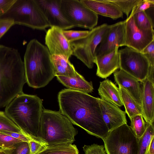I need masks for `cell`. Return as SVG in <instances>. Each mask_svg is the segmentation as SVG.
I'll return each mask as SVG.
<instances>
[{
  "mask_svg": "<svg viewBox=\"0 0 154 154\" xmlns=\"http://www.w3.org/2000/svg\"><path fill=\"white\" fill-rule=\"evenodd\" d=\"M59 111L88 134L104 140L109 131L103 118L98 98L88 94L64 89L58 95Z\"/></svg>",
  "mask_w": 154,
  "mask_h": 154,
  "instance_id": "6da1fadb",
  "label": "cell"
},
{
  "mask_svg": "<svg viewBox=\"0 0 154 154\" xmlns=\"http://www.w3.org/2000/svg\"><path fill=\"white\" fill-rule=\"evenodd\" d=\"M26 83L23 62L19 52L0 45V108L23 92Z\"/></svg>",
  "mask_w": 154,
  "mask_h": 154,
  "instance_id": "7a4b0ae2",
  "label": "cell"
},
{
  "mask_svg": "<svg viewBox=\"0 0 154 154\" xmlns=\"http://www.w3.org/2000/svg\"><path fill=\"white\" fill-rule=\"evenodd\" d=\"M5 112L32 140L47 145L39 137L43 109L42 100L35 95L22 92L5 107Z\"/></svg>",
  "mask_w": 154,
  "mask_h": 154,
  "instance_id": "3957f363",
  "label": "cell"
},
{
  "mask_svg": "<svg viewBox=\"0 0 154 154\" xmlns=\"http://www.w3.org/2000/svg\"><path fill=\"white\" fill-rule=\"evenodd\" d=\"M23 62L26 82L31 87H44L55 76L48 48L36 39L28 43Z\"/></svg>",
  "mask_w": 154,
  "mask_h": 154,
  "instance_id": "277c9868",
  "label": "cell"
},
{
  "mask_svg": "<svg viewBox=\"0 0 154 154\" xmlns=\"http://www.w3.org/2000/svg\"><path fill=\"white\" fill-rule=\"evenodd\" d=\"M70 121L60 111L43 109L39 137L47 145L72 144L78 131Z\"/></svg>",
  "mask_w": 154,
  "mask_h": 154,
  "instance_id": "5b68a950",
  "label": "cell"
},
{
  "mask_svg": "<svg viewBox=\"0 0 154 154\" xmlns=\"http://www.w3.org/2000/svg\"><path fill=\"white\" fill-rule=\"evenodd\" d=\"M12 20L14 24L34 29L45 30L49 27L48 21L35 0H16L0 19Z\"/></svg>",
  "mask_w": 154,
  "mask_h": 154,
  "instance_id": "8992f818",
  "label": "cell"
},
{
  "mask_svg": "<svg viewBox=\"0 0 154 154\" xmlns=\"http://www.w3.org/2000/svg\"><path fill=\"white\" fill-rule=\"evenodd\" d=\"M103 140L107 154H138V139L127 124L109 131Z\"/></svg>",
  "mask_w": 154,
  "mask_h": 154,
  "instance_id": "52a82bcc",
  "label": "cell"
},
{
  "mask_svg": "<svg viewBox=\"0 0 154 154\" xmlns=\"http://www.w3.org/2000/svg\"><path fill=\"white\" fill-rule=\"evenodd\" d=\"M108 26L107 24L103 23L95 27L89 31L86 37L70 42L72 55L89 69L93 67L96 48Z\"/></svg>",
  "mask_w": 154,
  "mask_h": 154,
  "instance_id": "ba28073f",
  "label": "cell"
},
{
  "mask_svg": "<svg viewBox=\"0 0 154 154\" xmlns=\"http://www.w3.org/2000/svg\"><path fill=\"white\" fill-rule=\"evenodd\" d=\"M61 12L74 28L78 27L91 30L96 26L98 15L78 0H61Z\"/></svg>",
  "mask_w": 154,
  "mask_h": 154,
  "instance_id": "9c48e42d",
  "label": "cell"
},
{
  "mask_svg": "<svg viewBox=\"0 0 154 154\" xmlns=\"http://www.w3.org/2000/svg\"><path fill=\"white\" fill-rule=\"evenodd\" d=\"M120 69L141 82L147 76L150 65L141 52L126 47L119 50Z\"/></svg>",
  "mask_w": 154,
  "mask_h": 154,
  "instance_id": "30bf717a",
  "label": "cell"
},
{
  "mask_svg": "<svg viewBox=\"0 0 154 154\" xmlns=\"http://www.w3.org/2000/svg\"><path fill=\"white\" fill-rule=\"evenodd\" d=\"M122 46H125V20L109 25L96 48V57L108 54Z\"/></svg>",
  "mask_w": 154,
  "mask_h": 154,
  "instance_id": "8fae6325",
  "label": "cell"
},
{
  "mask_svg": "<svg viewBox=\"0 0 154 154\" xmlns=\"http://www.w3.org/2000/svg\"><path fill=\"white\" fill-rule=\"evenodd\" d=\"M154 41V30L142 31L136 26L132 16L125 20V46L141 52Z\"/></svg>",
  "mask_w": 154,
  "mask_h": 154,
  "instance_id": "7c38bea8",
  "label": "cell"
},
{
  "mask_svg": "<svg viewBox=\"0 0 154 154\" xmlns=\"http://www.w3.org/2000/svg\"><path fill=\"white\" fill-rule=\"evenodd\" d=\"M50 27L62 30L74 28L67 20L60 10L61 0H35Z\"/></svg>",
  "mask_w": 154,
  "mask_h": 154,
  "instance_id": "4fadbf2b",
  "label": "cell"
},
{
  "mask_svg": "<svg viewBox=\"0 0 154 154\" xmlns=\"http://www.w3.org/2000/svg\"><path fill=\"white\" fill-rule=\"evenodd\" d=\"M45 42L51 56H60L69 60L72 55L70 43L59 28L53 27L49 29L45 36Z\"/></svg>",
  "mask_w": 154,
  "mask_h": 154,
  "instance_id": "5bb4252c",
  "label": "cell"
},
{
  "mask_svg": "<svg viewBox=\"0 0 154 154\" xmlns=\"http://www.w3.org/2000/svg\"><path fill=\"white\" fill-rule=\"evenodd\" d=\"M98 101L103 118L109 131L127 124L125 111L100 98H98Z\"/></svg>",
  "mask_w": 154,
  "mask_h": 154,
  "instance_id": "9a60e30c",
  "label": "cell"
},
{
  "mask_svg": "<svg viewBox=\"0 0 154 154\" xmlns=\"http://www.w3.org/2000/svg\"><path fill=\"white\" fill-rule=\"evenodd\" d=\"M119 48L116 47L108 54L96 57L94 63L97 67L96 75L97 76L106 79L120 69Z\"/></svg>",
  "mask_w": 154,
  "mask_h": 154,
  "instance_id": "2e32d148",
  "label": "cell"
},
{
  "mask_svg": "<svg viewBox=\"0 0 154 154\" xmlns=\"http://www.w3.org/2000/svg\"><path fill=\"white\" fill-rule=\"evenodd\" d=\"M140 82L142 116L146 123L153 124L154 120V83L147 78Z\"/></svg>",
  "mask_w": 154,
  "mask_h": 154,
  "instance_id": "e0dca14e",
  "label": "cell"
},
{
  "mask_svg": "<svg viewBox=\"0 0 154 154\" xmlns=\"http://www.w3.org/2000/svg\"><path fill=\"white\" fill-rule=\"evenodd\" d=\"M114 76L117 84L125 89L141 106L140 82L120 69L114 72Z\"/></svg>",
  "mask_w": 154,
  "mask_h": 154,
  "instance_id": "ac0fdd59",
  "label": "cell"
},
{
  "mask_svg": "<svg viewBox=\"0 0 154 154\" xmlns=\"http://www.w3.org/2000/svg\"><path fill=\"white\" fill-rule=\"evenodd\" d=\"M86 6L96 14L113 19L123 17V14L119 8L110 0H80Z\"/></svg>",
  "mask_w": 154,
  "mask_h": 154,
  "instance_id": "d6986e66",
  "label": "cell"
},
{
  "mask_svg": "<svg viewBox=\"0 0 154 154\" xmlns=\"http://www.w3.org/2000/svg\"><path fill=\"white\" fill-rule=\"evenodd\" d=\"M98 91L101 99L118 106L123 105L119 88L111 80L100 82Z\"/></svg>",
  "mask_w": 154,
  "mask_h": 154,
  "instance_id": "ffe728a7",
  "label": "cell"
},
{
  "mask_svg": "<svg viewBox=\"0 0 154 154\" xmlns=\"http://www.w3.org/2000/svg\"><path fill=\"white\" fill-rule=\"evenodd\" d=\"M57 80L68 89L88 94L92 92L94 88L91 82L87 81L78 73L75 76L68 77L56 76Z\"/></svg>",
  "mask_w": 154,
  "mask_h": 154,
  "instance_id": "44dd1931",
  "label": "cell"
},
{
  "mask_svg": "<svg viewBox=\"0 0 154 154\" xmlns=\"http://www.w3.org/2000/svg\"><path fill=\"white\" fill-rule=\"evenodd\" d=\"M51 60L55 76H75L78 73L74 66L64 57L60 56H51Z\"/></svg>",
  "mask_w": 154,
  "mask_h": 154,
  "instance_id": "7402d4cb",
  "label": "cell"
},
{
  "mask_svg": "<svg viewBox=\"0 0 154 154\" xmlns=\"http://www.w3.org/2000/svg\"><path fill=\"white\" fill-rule=\"evenodd\" d=\"M122 101L125 109V112L129 119L137 115H142L141 106L123 88L119 86Z\"/></svg>",
  "mask_w": 154,
  "mask_h": 154,
  "instance_id": "603a6c76",
  "label": "cell"
},
{
  "mask_svg": "<svg viewBox=\"0 0 154 154\" xmlns=\"http://www.w3.org/2000/svg\"><path fill=\"white\" fill-rule=\"evenodd\" d=\"M76 146L69 143L47 145L46 148L38 154H79Z\"/></svg>",
  "mask_w": 154,
  "mask_h": 154,
  "instance_id": "cb8c5ba5",
  "label": "cell"
},
{
  "mask_svg": "<svg viewBox=\"0 0 154 154\" xmlns=\"http://www.w3.org/2000/svg\"><path fill=\"white\" fill-rule=\"evenodd\" d=\"M130 16H133L134 23L139 29L142 31L154 30L153 20L145 11L138 12Z\"/></svg>",
  "mask_w": 154,
  "mask_h": 154,
  "instance_id": "d4e9b609",
  "label": "cell"
},
{
  "mask_svg": "<svg viewBox=\"0 0 154 154\" xmlns=\"http://www.w3.org/2000/svg\"><path fill=\"white\" fill-rule=\"evenodd\" d=\"M154 137V124L148 123L146 131L138 139V154H146L151 141Z\"/></svg>",
  "mask_w": 154,
  "mask_h": 154,
  "instance_id": "484cf974",
  "label": "cell"
},
{
  "mask_svg": "<svg viewBox=\"0 0 154 154\" xmlns=\"http://www.w3.org/2000/svg\"><path fill=\"white\" fill-rule=\"evenodd\" d=\"M130 119L131 121L130 127L136 137L139 139L145 132L148 123L141 115L134 116Z\"/></svg>",
  "mask_w": 154,
  "mask_h": 154,
  "instance_id": "4316f807",
  "label": "cell"
},
{
  "mask_svg": "<svg viewBox=\"0 0 154 154\" xmlns=\"http://www.w3.org/2000/svg\"><path fill=\"white\" fill-rule=\"evenodd\" d=\"M0 131L17 133L26 135L20 128L8 117L5 111H0Z\"/></svg>",
  "mask_w": 154,
  "mask_h": 154,
  "instance_id": "83f0119b",
  "label": "cell"
},
{
  "mask_svg": "<svg viewBox=\"0 0 154 154\" xmlns=\"http://www.w3.org/2000/svg\"><path fill=\"white\" fill-rule=\"evenodd\" d=\"M116 4L128 18L134 7L140 0H110Z\"/></svg>",
  "mask_w": 154,
  "mask_h": 154,
  "instance_id": "f1b7e54d",
  "label": "cell"
},
{
  "mask_svg": "<svg viewBox=\"0 0 154 154\" xmlns=\"http://www.w3.org/2000/svg\"><path fill=\"white\" fill-rule=\"evenodd\" d=\"M89 32L88 30H63V35L70 43L86 37Z\"/></svg>",
  "mask_w": 154,
  "mask_h": 154,
  "instance_id": "f546056e",
  "label": "cell"
},
{
  "mask_svg": "<svg viewBox=\"0 0 154 154\" xmlns=\"http://www.w3.org/2000/svg\"><path fill=\"white\" fill-rule=\"evenodd\" d=\"M23 141L9 135L0 132V147L4 149H10L17 143Z\"/></svg>",
  "mask_w": 154,
  "mask_h": 154,
  "instance_id": "4dcf8cb0",
  "label": "cell"
},
{
  "mask_svg": "<svg viewBox=\"0 0 154 154\" xmlns=\"http://www.w3.org/2000/svg\"><path fill=\"white\" fill-rule=\"evenodd\" d=\"M6 149L9 154H31L29 143L27 142L18 143L12 148Z\"/></svg>",
  "mask_w": 154,
  "mask_h": 154,
  "instance_id": "1f68e13d",
  "label": "cell"
},
{
  "mask_svg": "<svg viewBox=\"0 0 154 154\" xmlns=\"http://www.w3.org/2000/svg\"><path fill=\"white\" fill-rule=\"evenodd\" d=\"M154 7V0H140L134 7L129 15H132L138 12L145 11Z\"/></svg>",
  "mask_w": 154,
  "mask_h": 154,
  "instance_id": "d6a6232c",
  "label": "cell"
},
{
  "mask_svg": "<svg viewBox=\"0 0 154 154\" xmlns=\"http://www.w3.org/2000/svg\"><path fill=\"white\" fill-rule=\"evenodd\" d=\"M83 148L85 154H107L103 145L94 143L91 145H85Z\"/></svg>",
  "mask_w": 154,
  "mask_h": 154,
  "instance_id": "836d02e7",
  "label": "cell"
},
{
  "mask_svg": "<svg viewBox=\"0 0 154 154\" xmlns=\"http://www.w3.org/2000/svg\"><path fill=\"white\" fill-rule=\"evenodd\" d=\"M141 52L148 60L150 66H154V41L147 45Z\"/></svg>",
  "mask_w": 154,
  "mask_h": 154,
  "instance_id": "e575fe53",
  "label": "cell"
},
{
  "mask_svg": "<svg viewBox=\"0 0 154 154\" xmlns=\"http://www.w3.org/2000/svg\"><path fill=\"white\" fill-rule=\"evenodd\" d=\"M28 143L31 154H38L45 149L47 146L32 140Z\"/></svg>",
  "mask_w": 154,
  "mask_h": 154,
  "instance_id": "d590c367",
  "label": "cell"
},
{
  "mask_svg": "<svg viewBox=\"0 0 154 154\" xmlns=\"http://www.w3.org/2000/svg\"><path fill=\"white\" fill-rule=\"evenodd\" d=\"M14 25L12 20L8 19H0V39L8 30Z\"/></svg>",
  "mask_w": 154,
  "mask_h": 154,
  "instance_id": "8d00e7d4",
  "label": "cell"
},
{
  "mask_svg": "<svg viewBox=\"0 0 154 154\" xmlns=\"http://www.w3.org/2000/svg\"><path fill=\"white\" fill-rule=\"evenodd\" d=\"M16 0H0V17L6 13Z\"/></svg>",
  "mask_w": 154,
  "mask_h": 154,
  "instance_id": "74e56055",
  "label": "cell"
},
{
  "mask_svg": "<svg viewBox=\"0 0 154 154\" xmlns=\"http://www.w3.org/2000/svg\"><path fill=\"white\" fill-rule=\"evenodd\" d=\"M0 132L9 135L16 139L20 140L23 141L29 142L30 140H32L29 137L25 135L20 133L6 131H0Z\"/></svg>",
  "mask_w": 154,
  "mask_h": 154,
  "instance_id": "f35d334b",
  "label": "cell"
},
{
  "mask_svg": "<svg viewBox=\"0 0 154 154\" xmlns=\"http://www.w3.org/2000/svg\"><path fill=\"white\" fill-rule=\"evenodd\" d=\"M146 154H154V137L151 141Z\"/></svg>",
  "mask_w": 154,
  "mask_h": 154,
  "instance_id": "ab89813d",
  "label": "cell"
},
{
  "mask_svg": "<svg viewBox=\"0 0 154 154\" xmlns=\"http://www.w3.org/2000/svg\"><path fill=\"white\" fill-rule=\"evenodd\" d=\"M0 154H9L6 149H0Z\"/></svg>",
  "mask_w": 154,
  "mask_h": 154,
  "instance_id": "60d3db41",
  "label": "cell"
}]
</instances>
